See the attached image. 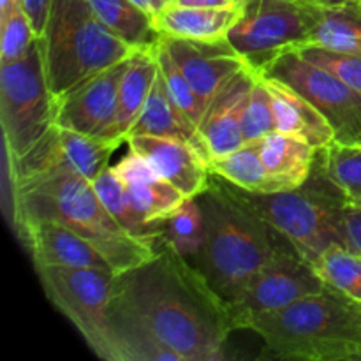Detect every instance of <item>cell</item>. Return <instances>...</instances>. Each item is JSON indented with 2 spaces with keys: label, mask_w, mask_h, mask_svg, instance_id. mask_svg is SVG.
I'll return each mask as SVG.
<instances>
[{
  "label": "cell",
  "mask_w": 361,
  "mask_h": 361,
  "mask_svg": "<svg viewBox=\"0 0 361 361\" xmlns=\"http://www.w3.org/2000/svg\"><path fill=\"white\" fill-rule=\"evenodd\" d=\"M111 305L140 321L183 361L224 358L222 349L233 334L226 300L164 240L150 261L115 275Z\"/></svg>",
  "instance_id": "cell-1"
},
{
  "label": "cell",
  "mask_w": 361,
  "mask_h": 361,
  "mask_svg": "<svg viewBox=\"0 0 361 361\" xmlns=\"http://www.w3.org/2000/svg\"><path fill=\"white\" fill-rule=\"evenodd\" d=\"M28 221H55L92 243L118 275L147 263L157 247L134 238L102 204L90 180L56 175L11 192L13 228Z\"/></svg>",
  "instance_id": "cell-2"
},
{
  "label": "cell",
  "mask_w": 361,
  "mask_h": 361,
  "mask_svg": "<svg viewBox=\"0 0 361 361\" xmlns=\"http://www.w3.org/2000/svg\"><path fill=\"white\" fill-rule=\"evenodd\" d=\"M196 200L204 217V243L192 263L228 302L257 270L291 243L233 197L221 176L214 173Z\"/></svg>",
  "instance_id": "cell-3"
},
{
  "label": "cell",
  "mask_w": 361,
  "mask_h": 361,
  "mask_svg": "<svg viewBox=\"0 0 361 361\" xmlns=\"http://www.w3.org/2000/svg\"><path fill=\"white\" fill-rule=\"evenodd\" d=\"M256 331L274 358L361 360V303L326 288L275 312L261 314Z\"/></svg>",
  "instance_id": "cell-4"
},
{
  "label": "cell",
  "mask_w": 361,
  "mask_h": 361,
  "mask_svg": "<svg viewBox=\"0 0 361 361\" xmlns=\"http://www.w3.org/2000/svg\"><path fill=\"white\" fill-rule=\"evenodd\" d=\"M41 41L55 99L137 51L99 20L88 0H51Z\"/></svg>",
  "instance_id": "cell-5"
},
{
  "label": "cell",
  "mask_w": 361,
  "mask_h": 361,
  "mask_svg": "<svg viewBox=\"0 0 361 361\" xmlns=\"http://www.w3.org/2000/svg\"><path fill=\"white\" fill-rule=\"evenodd\" d=\"M233 197L281 233L314 267L331 245H341L342 208L349 203L341 189L317 168L296 189L259 194L222 178Z\"/></svg>",
  "instance_id": "cell-6"
},
{
  "label": "cell",
  "mask_w": 361,
  "mask_h": 361,
  "mask_svg": "<svg viewBox=\"0 0 361 361\" xmlns=\"http://www.w3.org/2000/svg\"><path fill=\"white\" fill-rule=\"evenodd\" d=\"M55 95L46 76L41 37L14 62L0 63V123L4 154H27L55 126Z\"/></svg>",
  "instance_id": "cell-7"
},
{
  "label": "cell",
  "mask_w": 361,
  "mask_h": 361,
  "mask_svg": "<svg viewBox=\"0 0 361 361\" xmlns=\"http://www.w3.org/2000/svg\"><path fill=\"white\" fill-rule=\"evenodd\" d=\"M35 271L49 302L76 326L95 356L115 361L109 335L115 274L99 268L71 267H37Z\"/></svg>",
  "instance_id": "cell-8"
},
{
  "label": "cell",
  "mask_w": 361,
  "mask_h": 361,
  "mask_svg": "<svg viewBox=\"0 0 361 361\" xmlns=\"http://www.w3.org/2000/svg\"><path fill=\"white\" fill-rule=\"evenodd\" d=\"M316 6L302 0H243L228 41L252 69L261 71L281 53L305 44Z\"/></svg>",
  "instance_id": "cell-9"
},
{
  "label": "cell",
  "mask_w": 361,
  "mask_h": 361,
  "mask_svg": "<svg viewBox=\"0 0 361 361\" xmlns=\"http://www.w3.org/2000/svg\"><path fill=\"white\" fill-rule=\"evenodd\" d=\"M263 76L288 85L312 102L330 122L335 143L361 147V94L348 83L289 49L261 71Z\"/></svg>",
  "instance_id": "cell-10"
},
{
  "label": "cell",
  "mask_w": 361,
  "mask_h": 361,
  "mask_svg": "<svg viewBox=\"0 0 361 361\" xmlns=\"http://www.w3.org/2000/svg\"><path fill=\"white\" fill-rule=\"evenodd\" d=\"M115 150L116 147L97 137L53 126L21 157L11 159L4 154L9 196L18 187L56 175H80L94 182L109 168V157Z\"/></svg>",
  "instance_id": "cell-11"
},
{
  "label": "cell",
  "mask_w": 361,
  "mask_h": 361,
  "mask_svg": "<svg viewBox=\"0 0 361 361\" xmlns=\"http://www.w3.org/2000/svg\"><path fill=\"white\" fill-rule=\"evenodd\" d=\"M324 289L326 284L316 268L295 247H284L226 302L233 331L249 330V324L261 314L281 310Z\"/></svg>",
  "instance_id": "cell-12"
},
{
  "label": "cell",
  "mask_w": 361,
  "mask_h": 361,
  "mask_svg": "<svg viewBox=\"0 0 361 361\" xmlns=\"http://www.w3.org/2000/svg\"><path fill=\"white\" fill-rule=\"evenodd\" d=\"M127 62L129 59L80 81L56 97L55 126L108 143L118 111L120 81L127 69Z\"/></svg>",
  "instance_id": "cell-13"
},
{
  "label": "cell",
  "mask_w": 361,
  "mask_h": 361,
  "mask_svg": "<svg viewBox=\"0 0 361 361\" xmlns=\"http://www.w3.org/2000/svg\"><path fill=\"white\" fill-rule=\"evenodd\" d=\"M161 37L204 106L210 104L212 99L236 73L250 67L228 39L192 41L169 35Z\"/></svg>",
  "instance_id": "cell-14"
},
{
  "label": "cell",
  "mask_w": 361,
  "mask_h": 361,
  "mask_svg": "<svg viewBox=\"0 0 361 361\" xmlns=\"http://www.w3.org/2000/svg\"><path fill=\"white\" fill-rule=\"evenodd\" d=\"M18 238L30 252L34 268L71 267L113 271L88 240L55 221H28L16 226Z\"/></svg>",
  "instance_id": "cell-15"
},
{
  "label": "cell",
  "mask_w": 361,
  "mask_h": 361,
  "mask_svg": "<svg viewBox=\"0 0 361 361\" xmlns=\"http://www.w3.org/2000/svg\"><path fill=\"white\" fill-rule=\"evenodd\" d=\"M130 150L150 161L155 171L176 187L187 200L197 197L210 183V168L203 155L187 141L140 134L127 140Z\"/></svg>",
  "instance_id": "cell-16"
},
{
  "label": "cell",
  "mask_w": 361,
  "mask_h": 361,
  "mask_svg": "<svg viewBox=\"0 0 361 361\" xmlns=\"http://www.w3.org/2000/svg\"><path fill=\"white\" fill-rule=\"evenodd\" d=\"M256 73L257 71L252 67H245L236 73L207 106L200 123V133L212 159L231 154L245 145L242 120Z\"/></svg>",
  "instance_id": "cell-17"
},
{
  "label": "cell",
  "mask_w": 361,
  "mask_h": 361,
  "mask_svg": "<svg viewBox=\"0 0 361 361\" xmlns=\"http://www.w3.org/2000/svg\"><path fill=\"white\" fill-rule=\"evenodd\" d=\"M274 102L275 130L295 136L321 150L335 143V133L323 113L288 85L264 76Z\"/></svg>",
  "instance_id": "cell-18"
},
{
  "label": "cell",
  "mask_w": 361,
  "mask_h": 361,
  "mask_svg": "<svg viewBox=\"0 0 361 361\" xmlns=\"http://www.w3.org/2000/svg\"><path fill=\"white\" fill-rule=\"evenodd\" d=\"M140 134H150V136L161 137H175V140L187 141L192 145L207 162H210V152H208L207 143L201 136L196 123L189 120V116L176 106L166 88L164 80L161 76V71L157 74L154 87H152L150 95H148L145 108L141 109V115L137 116L136 123L129 130L130 136H140Z\"/></svg>",
  "instance_id": "cell-19"
},
{
  "label": "cell",
  "mask_w": 361,
  "mask_h": 361,
  "mask_svg": "<svg viewBox=\"0 0 361 361\" xmlns=\"http://www.w3.org/2000/svg\"><path fill=\"white\" fill-rule=\"evenodd\" d=\"M242 4L228 7H185L169 4L157 16L154 25L161 35L192 41H222L228 39L242 14Z\"/></svg>",
  "instance_id": "cell-20"
},
{
  "label": "cell",
  "mask_w": 361,
  "mask_h": 361,
  "mask_svg": "<svg viewBox=\"0 0 361 361\" xmlns=\"http://www.w3.org/2000/svg\"><path fill=\"white\" fill-rule=\"evenodd\" d=\"M159 74V62L155 55V46L137 49L127 62V69L120 81L118 111L108 143L118 148L127 141L129 130L136 123L141 109L145 108L152 87Z\"/></svg>",
  "instance_id": "cell-21"
},
{
  "label": "cell",
  "mask_w": 361,
  "mask_h": 361,
  "mask_svg": "<svg viewBox=\"0 0 361 361\" xmlns=\"http://www.w3.org/2000/svg\"><path fill=\"white\" fill-rule=\"evenodd\" d=\"M259 152L267 171L284 190L302 187L312 173L316 148L303 140L274 130L259 141Z\"/></svg>",
  "instance_id": "cell-22"
},
{
  "label": "cell",
  "mask_w": 361,
  "mask_h": 361,
  "mask_svg": "<svg viewBox=\"0 0 361 361\" xmlns=\"http://www.w3.org/2000/svg\"><path fill=\"white\" fill-rule=\"evenodd\" d=\"M305 44L361 56V2L316 6V20Z\"/></svg>",
  "instance_id": "cell-23"
},
{
  "label": "cell",
  "mask_w": 361,
  "mask_h": 361,
  "mask_svg": "<svg viewBox=\"0 0 361 361\" xmlns=\"http://www.w3.org/2000/svg\"><path fill=\"white\" fill-rule=\"evenodd\" d=\"M109 335L115 361H183L140 321L113 305H109Z\"/></svg>",
  "instance_id": "cell-24"
},
{
  "label": "cell",
  "mask_w": 361,
  "mask_h": 361,
  "mask_svg": "<svg viewBox=\"0 0 361 361\" xmlns=\"http://www.w3.org/2000/svg\"><path fill=\"white\" fill-rule=\"evenodd\" d=\"M95 192H97L99 200L102 201L109 214L115 217V221L126 229L129 235L134 238L141 240V242L148 243V245L161 247L162 243V226L164 221L161 222H150L143 214L134 208L130 203L127 190L113 168H106L97 178L92 182Z\"/></svg>",
  "instance_id": "cell-25"
},
{
  "label": "cell",
  "mask_w": 361,
  "mask_h": 361,
  "mask_svg": "<svg viewBox=\"0 0 361 361\" xmlns=\"http://www.w3.org/2000/svg\"><path fill=\"white\" fill-rule=\"evenodd\" d=\"M208 168L214 175L228 180L229 183L240 187V189L250 190V192L271 194L284 190V187L264 168L259 152V141L245 143L231 154L210 159Z\"/></svg>",
  "instance_id": "cell-26"
},
{
  "label": "cell",
  "mask_w": 361,
  "mask_h": 361,
  "mask_svg": "<svg viewBox=\"0 0 361 361\" xmlns=\"http://www.w3.org/2000/svg\"><path fill=\"white\" fill-rule=\"evenodd\" d=\"M99 20L120 39L137 49L157 44L161 34L154 20L133 0H88Z\"/></svg>",
  "instance_id": "cell-27"
},
{
  "label": "cell",
  "mask_w": 361,
  "mask_h": 361,
  "mask_svg": "<svg viewBox=\"0 0 361 361\" xmlns=\"http://www.w3.org/2000/svg\"><path fill=\"white\" fill-rule=\"evenodd\" d=\"M314 168L328 176L349 203L361 204V147L331 143L317 150Z\"/></svg>",
  "instance_id": "cell-28"
},
{
  "label": "cell",
  "mask_w": 361,
  "mask_h": 361,
  "mask_svg": "<svg viewBox=\"0 0 361 361\" xmlns=\"http://www.w3.org/2000/svg\"><path fill=\"white\" fill-rule=\"evenodd\" d=\"M162 240L176 254L192 261L204 243V217L196 197H190L169 215L162 226Z\"/></svg>",
  "instance_id": "cell-29"
},
{
  "label": "cell",
  "mask_w": 361,
  "mask_h": 361,
  "mask_svg": "<svg viewBox=\"0 0 361 361\" xmlns=\"http://www.w3.org/2000/svg\"><path fill=\"white\" fill-rule=\"evenodd\" d=\"M317 275L326 288L341 293L345 298L361 303V256L345 247L331 245L314 263Z\"/></svg>",
  "instance_id": "cell-30"
},
{
  "label": "cell",
  "mask_w": 361,
  "mask_h": 361,
  "mask_svg": "<svg viewBox=\"0 0 361 361\" xmlns=\"http://www.w3.org/2000/svg\"><path fill=\"white\" fill-rule=\"evenodd\" d=\"M155 55H157L159 71H161V76L164 80L169 95L176 102V106L189 116L190 122L196 123L197 129H200V123L203 120L204 111H207V106L201 101L200 95L196 94L192 85L189 83V80H187L183 71L178 67V63L173 60L171 53L166 48L162 37H159L157 44H155Z\"/></svg>",
  "instance_id": "cell-31"
},
{
  "label": "cell",
  "mask_w": 361,
  "mask_h": 361,
  "mask_svg": "<svg viewBox=\"0 0 361 361\" xmlns=\"http://www.w3.org/2000/svg\"><path fill=\"white\" fill-rule=\"evenodd\" d=\"M126 190L134 208L140 214H143L150 222L166 221L187 200L173 183H169L164 178L129 185L126 187Z\"/></svg>",
  "instance_id": "cell-32"
},
{
  "label": "cell",
  "mask_w": 361,
  "mask_h": 361,
  "mask_svg": "<svg viewBox=\"0 0 361 361\" xmlns=\"http://www.w3.org/2000/svg\"><path fill=\"white\" fill-rule=\"evenodd\" d=\"M242 129L245 143H257L275 130L271 92L261 73H256V80L243 111Z\"/></svg>",
  "instance_id": "cell-33"
},
{
  "label": "cell",
  "mask_w": 361,
  "mask_h": 361,
  "mask_svg": "<svg viewBox=\"0 0 361 361\" xmlns=\"http://www.w3.org/2000/svg\"><path fill=\"white\" fill-rule=\"evenodd\" d=\"M0 63L14 62L21 59L32 42L37 39L34 27H32L30 18L25 13L23 6L16 4L6 16L0 18Z\"/></svg>",
  "instance_id": "cell-34"
},
{
  "label": "cell",
  "mask_w": 361,
  "mask_h": 361,
  "mask_svg": "<svg viewBox=\"0 0 361 361\" xmlns=\"http://www.w3.org/2000/svg\"><path fill=\"white\" fill-rule=\"evenodd\" d=\"M298 55L323 69L330 71L337 78H341L344 83L355 88L361 94V56L349 55V53L331 51V49L319 48V46L303 44L295 48Z\"/></svg>",
  "instance_id": "cell-35"
},
{
  "label": "cell",
  "mask_w": 361,
  "mask_h": 361,
  "mask_svg": "<svg viewBox=\"0 0 361 361\" xmlns=\"http://www.w3.org/2000/svg\"><path fill=\"white\" fill-rule=\"evenodd\" d=\"M111 168L113 171L116 173V176L120 178V182L126 187L162 178V176L155 171L154 166L150 164V161L134 150H130L129 155H126L118 164L111 166Z\"/></svg>",
  "instance_id": "cell-36"
},
{
  "label": "cell",
  "mask_w": 361,
  "mask_h": 361,
  "mask_svg": "<svg viewBox=\"0 0 361 361\" xmlns=\"http://www.w3.org/2000/svg\"><path fill=\"white\" fill-rule=\"evenodd\" d=\"M341 245L361 256V204L348 203L342 208Z\"/></svg>",
  "instance_id": "cell-37"
},
{
  "label": "cell",
  "mask_w": 361,
  "mask_h": 361,
  "mask_svg": "<svg viewBox=\"0 0 361 361\" xmlns=\"http://www.w3.org/2000/svg\"><path fill=\"white\" fill-rule=\"evenodd\" d=\"M49 2L51 0H21L25 13L30 18L32 27H34L37 37H41L42 30L46 27V20H48L49 13Z\"/></svg>",
  "instance_id": "cell-38"
},
{
  "label": "cell",
  "mask_w": 361,
  "mask_h": 361,
  "mask_svg": "<svg viewBox=\"0 0 361 361\" xmlns=\"http://www.w3.org/2000/svg\"><path fill=\"white\" fill-rule=\"evenodd\" d=\"M173 4L185 7H228L238 2H233V0H173Z\"/></svg>",
  "instance_id": "cell-39"
},
{
  "label": "cell",
  "mask_w": 361,
  "mask_h": 361,
  "mask_svg": "<svg viewBox=\"0 0 361 361\" xmlns=\"http://www.w3.org/2000/svg\"><path fill=\"white\" fill-rule=\"evenodd\" d=\"M133 2L136 4L137 7H141L152 20H154V18L166 7L162 0H133Z\"/></svg>",
  "instance_id": "cell-40"
},
{
  "label": "cell",
  "mask_w": 361,
  "mask_h": 361,
  "mask_svg": "<svg viewBox=\"0 0 361 361\" xmlns=\"http://www.w3.org/2000/svg\"><path fill=\"white\" fill-rule=\"evenodd\" d=\"M302 2L312 4V6H319V7H334V6H342V4L361 2V0H302Z\"/></svg>",
  "instance_id": "cell-41"
},
{
  "label": "cell",
  "mask_w": 361,
  "mask_h": 361,
  "mask_svg": "<svg viewBox=\"0 0 361 361\" xmlns=\"http://www.w3.org/2000/svg\"><path fill=\"white\" fill-rule=\"evenodd\" d=\"M20 2H21V0H0V18L6 16V14L9 13V11Z\"/></svg>",
  "instance_id": "cell-42"
},
{
  "label": "cell",
  "mask_w": 361,
  "mask_h": 361,
  "mask_svg": "<svg viewBox=\"0 0 361 361\" xmlns=\"http://www.w3.org/2000/svg\"><path fill=\"white\" fill-rule=\"evenodd\" d=\"M164 2V6H169V4H173V0H162Z\"/></svg>",
  "instance_id": "cell-43"
},
{
  "label": "cell",
  "mask_w": 361,
  "mask_h": 361,
  "mask_svg": "<svg viewBox=\"0 0 361 361\" xmlns=\"http://www.w3.org/2000/svg\"><path fill=\"white\" fill-rule=\"evenodd\" d=\"M233 2H238L240 4V2H243V0H233Z\"/></svg>",
  "instance_id": "cell-44"
}]
</instances>
